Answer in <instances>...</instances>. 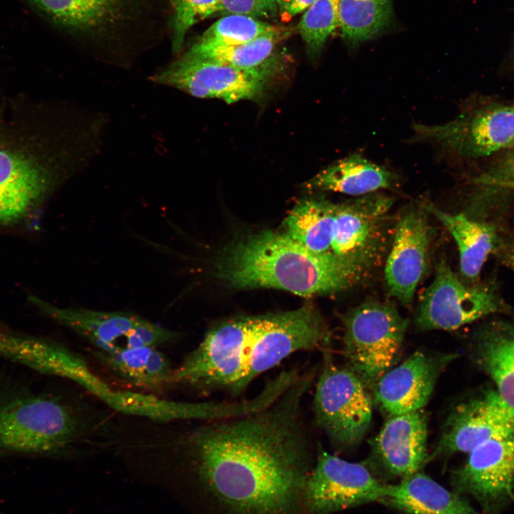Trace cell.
Masks as SVG:
<instances>
[{"label":"cell","mask_w":514,"mask_h":514,"mask_svg":"<svg viewBox=\"0 0 514 514\" xmlns=\"http://www.w3.org/2000/svg\"><path fill=\"white\" fill-rule=\"evenodd\" d=\"M314 1L315 0H276L278 10L290 16L306 10Z\"/></svg>","instance_id":"836d02e7"},{"label":"cell","mask_w":514,"mask_h":514,"mask_svg":"<svg viewBox=\"0 0 514 514\" xmlns=\"http://www.w3.org/2000/svg\"><path fill=\"white\" fill-rule=\"evenodd\" d=\"M336 203L312 198L299 201L287 216V235L308 250L330 254Z\"/></svg>","instance_id":"4316f807"},{"label":"cell","mask_w":514,"mask_h":514,"mask_svg":"<svg viewBox=\"0 0 514 514\" xmlns=\"http://www.w3.org/2000/svg\"><path fill=\"white\" fill-rule=\"evenodd\" d=\"M171 3L172 51L179 54L188 31L199 21L218 14L221 0H171Z\"/></svg>","instance_id":"4dcf8cb0"},{"label":"cell","mask_w":514,"mask_h":514,"mask_svg":"<svg viewBox=\"0 0 514 514\" xmlns=\"http://www.w3.org/2000/svg\"><path fill=\"white\" fill-rule=\"evenodd\" d=\"M216 274L236 288H275L301 296L341 291L361 280L333 256L314 253L287 234L271 231L228 246L218 257Z\"/></svg>","instance_id":"277c9868"},{"label":"cell","mask_w":514,"mask_h":514,"mask_svg":"<svg viewBox=\"0 0 514 514\" xmlns=\"http://www.w3.org/2000/svg\"><path fill=\"white\" fill-rule=\"evenodd\" d=\"M9 356L12 362L35 371L72 381L90 394L98 388L102 380L79 355L44 338L17 337L11 346Z\"/></svg>","instance_id":"ffe728a7"},{"label":"cell","mask_w":514,"mask_h":514,"mask_svg":"<svg viewBox=\"0 0 514 514\" xmlns=\"http://www.w3.org/2000/svg\"><path fill=\"white\" fill-rule=\"evenodd\" d=\"M502 308L493 291L465 286L442 260L422 296L415 321L423 330L452 331Z\"/></svg>","instance_id":"5bb4252c"},{"label":"cell","mask_w":514,"mask_h":514,"mask_svg":"<svg viewBox=\"0 0 514 514\" xmlns=\"http://www.w3.org/2000/svg\"><path fill=\"white\" fill-rule=\"evenodd\" d=\"M413 129L415 141L463 157H484L514 143V107L467 111L444 124H415Z\"/></svg>","instance_id":"7c38bea8"},{"label":"cell","mask_w":514,"mask_h":514,"mask_svg":"<svg viewBox=\"0 0 514 514\" xmlns=\"http://www.w3.org/2000/svg\"><path fill=\"white\" fill-rule=\"evenodd\" d=\"M457 357L458 353L415 351L376 383V404L388 417L420 410L440 374Z\"/></svg>","instance_id":"2e32d148"},{"label":"cell","mask_w":514,"mask_h":514,"mask_svg":"<svg viewBox=\"0 0 514 514\" xmlns=\"http://www.w3.org/2000/svg\"><path fill=\"white\" fill-rule=\"evenodd\" d=\"M331 337L325 320L310 304L291 311L229 319L211 328L173 368L171 386L238 394L291 354L327 350Z\"/></svg>","instance_id":"3957f363"},{"label":"cell","mask_w":514,"mask_h":514,"mask_svg":"<svg viewBox=\"0 0 514 514\" xmlns=\"http://www.w3.org/2000/svg\"><path fill=\"white\" fill-rule=\"evenodd\" d=\"M104 114L70 103L0 106V224L16 223L99 153Z\"/></svg>","instance_id":"7a4b0ae2"},{"label":"cell","mask_w":514,"mask_h":514,"mask_svg":"<svg viewBox=\"0 0 514 514\" xmlns=\"http://www.w3.org/2000/svg\"><path fill=\"white\" fill-rule=\"evenodd\" d=\"M475 181L480 184L514 191V163H510L498 171L478 177Z\"/></svg>","instance_id":"d6a6232c"},{"label":"cell","mask_w":514,"mask_h":514,"mask_svg":"<svg viewBox=\"0 0 514 514\" xmlns=\"http://www.w3.org/2000/svg\"><path fill=\"white\" fill-rule=\"evenodd\" d=\"M313 398L318 426L336 447L358 444L372 420V400L366 385L348 368L337 366L327 350Z\"/></svg>","instance_id":"52a82bcc"},{"label":"cell","mask_w":514,"mask_h":514,"mask_svg":"<svg viewBox=\"0 0 514 514\" xmlns=\"http://www.w3.org/2000/svg\"><path fill=\"white\" fill-rule=\"evenodd\" d=\"M270 78L185 52L151 75L149 80L196 98L219 99L231 104L261 97Z\"/></svg>","instance_id":"30bf717a"},{"label":"cell","mask_w":514,"mask_h":514,"mask_svg":"<svg viewBox=\"0 0 514 514\" xmlns=\"http://www.w3.org/2000/svg\"><path fill=\"white\" fill-rule=\"evenodd\" d=\"M287 34L281 31L235 45L207 46L194 43L186 52L221 61L239 69L271 77L277 69V49Z\"/></svg>","instance_id":"484cf974"},{"label":"cell","mask_w":514,"mask_h":514,"mask_svg":"<svg viewBox=\"0 0 514 514\" xmlns=\"http://www.w3.org/2000/svg\"><path fill=\"white\" fill-rule=\"evenodd\" d=\"M281 30L258 19L230 14L215 21L195 43L207 46L240 44Z\"/></svg>","instance_id":"f1b7e54d"},{"label":"cell","mask_w":514,"mask_h":514,"mask_svg":"<svg viewBox=\"0 0 514 514\" xmlns=\"http://www.w3.org/2000/svg\"><path fill=\"white\" fill-rule=\"evenodd\" d=\"M311 383L301 376L253 413L178 434L153 431L185 457L204 514H306L304 488L316 460L302 405Z\"/></svg>","instance_id":"6da1fadb"},{"label":"cell","mask_w":514,"mask_h":514,"mask_svg":"<svg viewBox=\"0 0 514 514\" xmlns=\"http://www.w3.org/2000/svg\"><path fill=\"white\" fill-rule=\"evenodd\" d=\"M397 174L354 153L325 168L306 183L309 189L365 196L395 186Z\"/></svg>","instance_id":"603a6c76"},{"label":"cell","mask_w":514,"mask_h":514,"mask_svg":"<svg viewBox=\"0 0 514 514\" xmlns=\"http://www.w3.org/2000/svg\"><path fill=\"white\" fill-rule=\"evenodd\" d=\"M56 25L91 39H109L131 20L134 0H28Z\"/></svg>","instance_id":"d6986e66"},{"label":"cell","mask_w":514,"mask_h":514,"mask_svg":"<svg viewBox=\"0 0 514 514\" xmlns=\"http://www.w3.org/2000/svg\"><path fill=\"white\" fill-rule=\"evenodd\" d=\"M423 208L435 216L453 237L459 251L462 274L470 279L475 278L495 248V228L463 213L445 212L429 203H424Z\"/></svg>","instance_id":"d4e9b609"},{"label":"cell","mask_w":514,"mask_h":514,"mask_svg":"<svg viewBox=\"0 0 514 514\" xmlns=\"http://www.w3.org/2000/svg\"><path fill=\"white\" fill-rule=\"evenodd\" d=\"M388 485L379 481L364 465L349 462L318 448L306 483V514L333 513L374 501L381 502Z\"/></svg>","instance_id":"8fae6325"},{"label":"cell","mask_w":514,"mask_h":514,"mask_svg":"<svg viewBox=\"0 0 514 514\" xmlns=\"http://www.w3.org/2000/svg\"><path fill=\"white\" fill-rule=\"evenodd\" d=\"M91 353L114 374L151 394L159 393L171 386L173 368L157 348L119 347L108 351L96 348Z\"/></svg>","instance_id":"cb8c5ba5"},{"label":"cell","mask_w":514,"mask_h":514,"mask_svg":"<svg viewBox=\"0 0 514 514\" xmlns=\"http://www.w3.org/2000/svg\"><path fill=\"white\" fill-rule=\"evenodd\" d=\"M105 420L76 402L50 394L0 396V453L52 454L89 442Z\"/></svg>","instance_id":"5b68a950"},{"label":"cell","mask_w":514,"mask_h":514,"mask_svg":"<svg viewBox=\"0 0 514 514\" xmlns=\"http://www.w3.org/2000/svg\"><path fill=\"white\" fill-rule=\"evenodd\" d=\"M475 365L514 409V323L494 322L473 336L469 348Z\"/></svg>","instance_id":"44dd1931"},{"label":"cell","mask_w":514,"mask_h":514,"mask_svg":"<svg viewBox=\"0 0 514 514\" xmlns=\"http://www.w3.org/2000/svg\"><path fill=\"white\" fill-rule=\"evenodd\" d=\"M405 514H484L462 495L450 491L419 471L388 485L381 501Z\"/></svg>","instance_id":"7402d4cb"},{"label":"cell","mask_w":514,"mask_h":514,"mask_svg":"<svg viewBox=\"0 0 514 514\" xmlns=\"http://www.w3.org/2000/svg\"><path fill=\"white\" fill-rule=\"evenodd\" d=\"M390 14V0H339L338 27L348 42H363L387 25Z\"/></svg>","instance_id":"83f0119b"},{"label":"cell","mask_w":514,"mask_h":514,"mask_svg":"<svg viewBox=\"0 0 514 514\" xmlns=\"http://www.w3.org/2000/svg\"><path fill=\"white\" fill-rule=\"evenodd\" d=\"M425 211L412 207L402 214L386 262L388 292L403 305L412 301L427 266L430 233Z\"/></svg>","instance_id":"e0dca14e"},{"label":"cell","mask_w":514,"mask_h":514,"mask_svg":"<svg viewBox=\"0 0 514 514\" xmlns=\"http://www.w3.org/2000/svg\"><path fill=\"white\" fill-rule=\"evenodd\" d=\"M343 321L348 368L373 387L397 361L408 320L391 305L370 301L350 310Z\"/></svg>","instance_id":"8992f818"},{"label":"cell","mask_w":514,"mask_h":514,"mask_svg":"<svg viewBox=\"0 0 514 514\" xmlns=\"http://www.w3.org/2000/svg\"><path fill=\"white\" fill-rule=\"evenodd\" d=\"M514 435V409L496 389L470 395L448 413L428 461L455 453H468L493 439Z\"/></svg>","instance_id":"4fadbf2b"},{"label":"cell","mask_w":514,"mask_h":514,"mask_svg":"<svg viewBox=\"0 0 514 514\" xmlns=\"http://www.w3.org/2000/svg\"><path fill=\"white\" fill-rule=\"evenodd\" d=\"M508 263L511 268L514 270V251H513L508 257Z\"/></svg>","instance_id":"e575fe53"},{"label":"cell","mask_w":514,"mask_h":514,"mask_svg":"<svg viewBox=\"0 0 514 514\" xmlns=\"http://www.w3.org/2000/svg\"><path fill=\"white\" fill-rule=\"evenodd\" d=\"M510 163H514V156H513V159L510 161Z\"/></svg>","instance_id":"d590c367"},{"label":"cell","mask_w":514,"mask_h":514,"mask_svg":"<svg viewBox=\"0 0 514 514\" xmlns=\"http://www.w3.org/2000/svg\"><path fill=\"white\" fill-rule=\"evenodd\" d=\"M278 11L276 0H221L218 14L271 19Z\"/></svg>","instance_id":"1f68e13d"},{"label":"cell","mask_w":514,"mask_h":514,"mask_svg":"<svg viewBox=\"0 0 514 514\" xmlns=\"http://www.w3.org/2000/svg\"><path fill=\"white\" fill-rule=\"evenodd\" d=\"M427 420L422 410L388 417L372 440V453L388 475L405 478L426 463Z\"/></svg>","instance_id":"ac0fdd59"},{"label":"cell","mask_w":514,"mask_h":514,"mask_svg":"<svg viewBox=\"0 0 514 514\" xmlns=\"http://www.w3.org/2000/svg\"><path fill=\"white\" fill-rule=\"evenodd\" d=\"M30 300L45 315L84 336L99 350L119 347L158 348L179 337L178 332L132 313L64 308L36 297H31Z\"/></svg>","instance_id":"9c48e42d"},{"label":"cell","mask_w":514,"mask_h":514,"mask_svg":"<svg viewBox=\"0 0 514 514\" xmlns=\"http://www.w3.org/2000/svg\"><path fill=\"white\" fill-rule=\"evenodd\" d=\"M468 455L452 474L455 491L471 496L484 514H501L514 495V435L485 442Z\"/></svg>","instance_id":"9a60e30c"},{"label":"cell","mask_w":514,"mask_h":514,"mask_svg":"<svg viewBox=\"0 0 514 514\" xmlns=\"http://www.w3.org/2000/svg\"><path fill=\"white\" fill-rule=\"evenodd\" d=\"M339 0H315L306 10L297 29L308 52L322 50L330 34L338 26Z\"/></svg>","instance_id":"f546056e"},{"label":"cell","mask_w":514,"mask_h":514,"mask_svg":"<svg viewBox=\"0 0 514 514\" xmlns=\"http://www.w3.org/2000/svg\"><path fill=\"white\" fill-rule=\"evenodd\" d=\"M393 198L372 193L336 203L330 254L362 279L385 249V219Z\"/></svg>","instance_id":"ba28073f"}]
</instances>
